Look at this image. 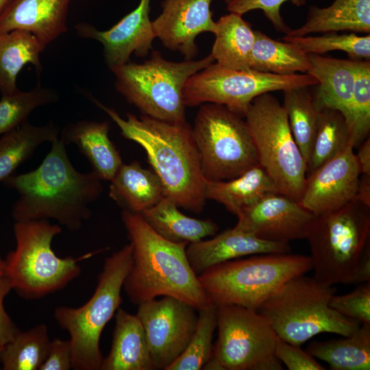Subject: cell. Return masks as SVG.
Returning <instances> with one entry per match:
<instances>
[{"label": "cell", "mask_w": 370, "mask_h": 370, "mask_svg": "<svg viewBox=\"0 0 370 370\" xmlns=\"http://www.w3.org/2000/svg\"><path fill=\"white\" fill-rule=\"evenodd\" d=\"M3 182L19 195L12 211L15 221L52 219L71 232L80 230L91 217L90 205L103 190L93 171L80 173L74 168L60 138L51 143L38 168Z\"/></svg>", "instance_id": "6da1fadb"}, {"label": "cell", "mask_w": 370, "mask_h": 370, "mask_svg": "<svg viewBox=\"0 0 370 370\" xmlns=\"http://www.w3.org/2000/svg\"><path fill=\"white\" fill-rule=\"evenodd\" d=\"M88 97L117 125L123 136L144 149L152 170L162 182L164 197L179 208L201 212L206 200V179L192 127L186 121L167 122L131 113L124 119L114 109Z\"/></svg>", "instance_id": "7a4b0ae2"}, {"label": "cell", "mask_w": 370, "mask_h": 370, "mask_svg": "<svg viewBox=\"0 0 370 370\" xmlns=\"http://www.w3.org/2000/svg\"><path fill=\"white\" fill-rule=\"evenodd\" d=\"M121 220L132 247L123 289L132 304L160 296L175 297L197 310L210 304L188 262V243L165 239L139 214L123 210Z\"/></svg>", "instance_id": "3957f363"}, {"label": "cell", "mask_w": 370, "mask_h": 370, "mask_svg": "<svg viewBox=\"0 0 370 370\" xmlns=\"http://www.w3.org/2000/svg\"><path fill=\"white\" fill-rule=\"evenodd\" d=\"M62 230L59 225L47 219L15 221L16 248L4 260V274L19 296L35 299L64 288L80 274V261L109 249L102 248L77 258H60L55 254L51 243Z\"/></svg>", "instance_id": "277c9868"}, {"label": "cell", "mask_w": 370, "mask_h": 370, "mask_svg": "<svg viewBox=\"0 0 370 370\" xmlns=\"http://www.w3.org/2000/svg\"><path fill=\"white\" fill-rule=\"evenodd\" d=\"M312 269L310 256L262 254L214 265L198 279L214 306L236 305L258 311L284 283Z\"/></svg>", "instance_id": "5b68a950"}, {"label": "cell", "mask_w": 370, "mask_h": 370, "mask_svg": "<svg viewBox=\"0 0 370 370\" xmlns=\"http://www.w3.org/2000/svg\"><path fill=\"white\" fill-rule=\"evenodd\" d=\"M336 288L313 277H295L280 286L258 310L278 336L300 346L324 332L349 336L360 323L348 319L330 305Z\"/></svg>", "instance_id": "8992f818"}, {"label": "cell", "mask_w": 370, "mask_h": 370, "mask_svg": "<svg viewBox=\"0 0 370 370\" xmlns=\"http://www.w3.org/2000/svg\"><path fill=\"white\" fill-rule=\"evenodd\" d=\"M130 243L108 256L97 277L92 297L82 306H58L54 318L70 335L72 368L100 370L101 333L122 302L121 291L132 262Z\"/></svg>", "instance_id": "52a82bcc"}, {"label": "cell", "mask_w": 370, "mask_h": 370, "mask_svg": "<svg viewBox=\"0 0 370 370\" xmlns=\"http://www.w3.org/2000/svg\"><path fill=\"white\" fill-rule=\"evenodd\" d=\"M213 62L210 53L198 60L171 62L154 51L142 63L128 62L112 71L117 91L143 115L180 123L186 121L183 92L187 80Z\"/></svg>", "instance_id": "ba28073f"}, {"label": "cell", "mask_w": 370, "mask_h": 370, "mask_svg": "<svg viewBox=\"0 0 370 370\" xmlns=\"http://www.w3.org/2000/svg\"><path fill=\"white\" fill-rule=\"evenodd\" d=\"M369 238L370 207L357 199L314 216L306 236L313 278L330 286L349 284Z\"/></svg>", "instance_id": "9c48e42d"}, {"label": "cell", "mask_w": 370, "mask_h": 370, "mask_svg": "<svg viewBox=\"0 0 370 370\" xmlns=\"http://www.w3.org/2000/svg\"><path fill=\"white\" fill-rule=\"evenodd\" d=\"M244 117L258 164L280 193L299 202L306 186L307 165L293 138L284 107L275 97L266 92L252 101Z\"/></svg>", "instance_id": "30bf717a"}, {"label": "cell", "mask_w": 370, "mask_h": 370, "mask_svg": "<svg viewBox=\"0 0 370 370\" xmlns=\"http://www.w3.org/2000/svg\"><path fill=\"white\" fill-rule=\"evenodd\" d=\"M192 132L206 180H232L258 164L243 116L223 105L203 103L195 116Z\"/></svg>", "instance_id": "8fae6325"}, {"label": "cell", "mask_w": 370, "mask_h": 370, "mask_svg": "<svg viewBox=\"0 0 370 370\" xmlns=\"http://www.w3.org/2000/svg\"><path fill=\"white\" fill-rule=\"evenodd\" d=\"M312 75H280L252 69L236 70L212 63L187 80L183 92L186 106L214 103L244 115L258 96L272 91L317 85Z\"/></svg>", "instance_id": "7c38bea8"}, {"label": "cell", "mask_w": 370, "mask_h": 370, "mask_svg": "<svg viewBox=\"0 0 370 370\" xmlns=\"http://www.w3.org/2000/svg\"><path fill=\"white\" fill-rule=\"evenodd\" d=\"M218 338L212 356L224 370H281L274 351L280 338L258 311L236 305L217 306Z\"/></svg>", "instance_id": "4fadbf2b"}, {"label": "cell", "mask_w": 370, "mask_h": 370, "mask_svg": "<svg viewBox=\"0 0 370 370\" xmlns=\"http://www.w3.org/2000/svg\"><path fill=\"white\" fill-rule=\"evenodd\" d=\"M196 310L170 296L138 305L136 315L145 332L154 370H166L185 350L197 327Z\"/></svg>", "instance_id": "5bb4252c"}, {"label": "cell", "mask_w": 370, "mask_h": 370, "mask_svg": "<svg viewBox=\"0 0 370 370\" xmlns=\"http://www.w3.org/2000/svg\"><path fill=\"white\" fill-rule=\"evenodd\" d=\"M314 215L280 193L269 194L237 215L236 227L270 242L306 238Z\"/></svg>", "instance_id": "9a60e30c"}, {"label": "cell", "mask_w": 370, "mask_h": 370, "mask_svg": "<svg viewBox=\"0 0 370 370\" xmlns=\"http://www.w3.org/2000/svg\"><path fill=\"white\" fill-rule=\"evenodd\" d=\"M360 171L352 145L306 177L299 204L317 216L355 199Z\"/></svg>", "instance_id": "2e32d148"}, {"label": "cell", "mask_w": 370, "mask_h": 370, "mask_svg": "<svg viewBox=\"0 0 370 370\" xmlns=\"http://www.w3.org/2000/svg\"><path fill=\"white\" fill-rule=\"evenodd\" d=\"M150 1L140 0L134 10L109 29L101 31L81 23L76 25V32L79 36L94 39L103 45L105 60L111 70L128 62L133 53L144 58L152 49L156 38L149 18Z\"/></svg>", "instance_id": "e0dca14e"}, {"label": "cell", "mask_w": 370, "mask_h": 370, "mask_svg": "<svg viewBox=\"0 0 370 370\" xmlns=\"http://www.w3.org/2000/svg\"><path fill=\"white\" fill-rule=\"evenodd\" d=\"M212 1H163L161 13L152 21L156 38L185 60H193L198 54L197 36L204 32L214 34L217 29L210 11Z\"/></svg>", "instance_id": "ac0fdd59"}, {"label": "cell", "mask_w": 370, "mask_h": 370, "mask_svg": "<svg viewBox=\"0 0 370 370\" xmlns=\"http://www.w3.org/2000/svg\"><path fill=\"white\" fill-rule=\"evenodd\" d=\"M291 251L288 243L261 240L236 227L211 239L189 243L186 249L188 262L197 275L229 260L256 254H284Z\"/></svg>", "instance_id": "d6986e66"}, {"label": "cell", "mask_w": 370, "mask_h": 370, "mask_svg": "<svg viewBox=\"0 0 370 370\" xmlns=\"http://www.w3.org/2000/svg\"><path fill=\"white\" fill-rule=\"evenodd\" d=\"M71 0H12L0 14V32L25 30L46 47L67 31Z\"/></svg>", "instance_id": "ffe728a7"}, {"label": "cell", "mask_w": 370, "mask_h": 370, "mask_svg": "<svg viewBox=\"0 0 370 370\" xmlns=\"http://www.w3.org/2000/svg\"><path fill=\"white\" fill-rule=\"evenodd\" d=\"M110 124L82 120L68 124L60 139L74 144L89 161L92 171L101 180L110 181L123 163L119 151L109 138Z\"/></svg>", "instance_id": "44dd1931"}, {"label": "cell", "mask_w": 370, "mask_h": 370, "mask_svg": "<svg viewBox=\"0 0 370 370\" xmlns=\"http://www.w3.org/2000/svg\"><path fill=\"white\" fill-rule=\"evenodd\" d=\"M100 370H154L143 325L136 314L119 308L111 349Z\"/></svg>", "instance_id": "7402d4cb"}, {"label": "cell", "mask_w": 370, "mask_h": 370, "mask_svg": "<svg viewBox=\"0 0 370 370\" xmlns=\"http://www.w3.org/2000/svg\"><path fill=\"white\" fill-rule=\"evenodd\" d=\"M311 69L308 74L318 82L313 96L321 110L341 112L346 119L352 98L355 80L354 60L308 54Z\"/></svg>", "instance_id": "603a6c76"}, {"label": "cell", "mask_w": 370, "mask_h": 370, "mask_svg": "<svg viewBox=\"0 0 370 370\" xmlns=\"http://www.w3.org/2000/svg\"><path fill=\"white\" fill-rule=\"evenodd\" d=\"M109 196L123 210L136 214L153 207L164 197L158 176L137 161L121 164L110 180Z\"/></svg>", "instance_id": "cb8c5ba5"}, {"label": "cell", "mask_w": 370, "mask_h": 370, "mask_svg": "<svg viewBox=\"0 0 370 370\" xmlns=\"http://www.w3.org/2000/svg\"><path fill=\"white\" fill-rule=\"evenodd\" d=\"M279 193L274 182L258 164L229 180L205 181V197L223 205L236 216L264 197Z\"/></svg>", "instance_id": "d4e9b609"}, {"label": "cell", "mask_w": 370, "mask_h": 370, "mask_svg": "<svg viewBox=\"0 0 370 370\" xmlns=\"http://www.w3.org/2000/svg\"><path fill=\"white\" fill-rule=\"evenodd\" d=\"M344 30L370 32V0H334L327 8L311 7L306 23L286 35L302 36Z\"/></svg>", "instance_id": "484cf974"}, {"label": "cell", "mask_w": 370, "mask_h": 370, "mask_svg": "<svg viewBox=\"0 0 370 370\" xmlns=\"http://www.w3.org/2000/svg\"><path fill=\"white\" fill-rule=\"evenodd\" d=\"M178 208L173 201L164 197L139 214L157 234L174 243H195L214 236L219 231V225L212 220L188 217Z\"/></svg>", "instance_id": "4316f807"}, {"label": "cell", "mask_w": 370, "mask_h": 370, "mask_svg": "<svg viewBox=\"0 0 370 370\" xmlns=\"http://www.w3.org/2000/svg\"><path fill=\"white\" fill-rule=\"evenodd\" d=\"M215 40L211 56L219 65L236 70H248L255 41V30L242 15L230 12L217 22Z\"/></svg>", "instance_id": "83f0119b"}, {"label": "cell", "mask_w": 370, "mask_h": 370, "mask_svg": "<svg viewBox=\"0 0 370 370\" xmlns=\"http://www.w3.org/2000/svg\"><path fill=\"white\" fill-rule=\"evenodd\" d=\"M46 48L30 32L14 29L0 32V92L11 93L18 89L16 78L26 64L41 69L40 54Z\"/></svg>", "instance_id": "f1b7e54d"}, {"label": "cell", "mask_w": 370, "mask_h": 370, "mask_svg": "<svg viewBox=\"0 0 370 370\" xmlns=\"http://www.w3.org/2000/svg\"><path fill=\"white\" fill-rule=\"evenodd\" d=\"M60 129L53 122L36 126L28 123L0 136V182L12 176L42 143L58 138Z\"/></svg>", "instance_id": "f546056e"}, {"label": "cell", "mask_w": 370, "mask_h": 370, "mask_svg": "<svg viewBox=\"0 0 370 370\" xmlns=\"http://www.w3.org/2000/svg\"><path fill=\"white\" fill-rule=\"evenodd\" d=\"M249 69L288 75L297 72L308 73L311 69V62L308 54L296 45L273 40L260 31L255 30Z\"/></svg>", "instance_id": "4dcf8cb0"}, {"label": "cell", "mask_w": 370, "mask_h": 370, "mask_svg": "<svg viewBox=\"0 0 370 370\" xmlns=\"http://www.w3.org/2000/svg\"><path fill=\"white\" fill-rule=\"evenodd\" d=\"M306 352L333 370H369L370 324H362L343 338L312 342Z\"/></svg>", "instance_id": "1f68e13d"}, {"label": "cell", "mask_w": 370, "mask_h": 370, "mask_svg": "<svg viewBox=\"0 0 370 370\" xmlns=\"http://www.w3.org/2000/svg\"><path fill=\"white\" fill-rule=\"evenodd\" d=\"M282 106L286 110L293 138L308 164L313 145L320 109L307 87L285 90Z\"/></svg>", "instance_id": "d6a6232c"}, {"label": "cell", "mask_w": 370, "mask_h": 370, "mask_svg": "<svg viewBox=\"0 0 370 370\" xmlns=\"http://www.w3.org/2000/svg\"><path fill=\"white\" fill-rule=\"evenodd\" d=\"M50 343L45 324L20 331L13 340L3 346L0 354L3 369H39L48 355Z\"/></svg>", "instance_id": "836d02e7"}, {"label": "cell", "mask_w": 370, "mask_h": 370, "mask_svg": "<svg viewBox=\"0 0 370 370\" xmlns=\"http://www.w3.org/2000/svg\"><path fill=\"white\" fill-rule=\"evenodd\" d=\"M349 145V134L343 114L333 109H321L306 177Z\"/></svg>", "instance_id": "e575fe53"}, {"label": "cell", "mask_w": 370, "mask_h": 370, "mask_svg": "<svg viewBox=\"0 0 370 370\" xmlns=\"http://www.w3.org/2000/svg\"><path fill=\"white\" fill-rule=\"evenodd\" d=\"M198 311L196 329L183 353L166 370H199L212 358L217 306L210 304Z\"/></svg>", "instance_id": "d590c367"}, {"label": "cell", "mask_w": 370, "mask_h": 370, "mask_svg": "<svg viewBox=\"0 0 370 370\" xmlns=\"http://www.w3.org/2000/svg\"><path fill=\"white\" fill-rule=\"evenodd\" d=\"M355 80L349 113L345 119L353 148H358L370 132V62L354 60Z\"/></svg>", "instance_id": "8d00e7d4"}, {"label": "cell", "mask_w": 370, "mask_h": 370, "mask_svg": "<svg viewBox=\"0 0 370 370\" xmlns=\"http://www.w3.org/2000/svg\"><path fill=\"white\" fill-rule=\"evenodd\" d=\"M53 90L36 86L28 91L18 89L1 95L0 99V136L27 121L36 108L57 101Z\"/></svg>", "instance_id": "74e56055"}, {"label": "cell", "mask_w": 370, "mask_h": 370, "mask_svg": "<svg viewBox=\"0 0 370 370\" xmlns=\"http://www.w3.org/2000/svg\"><path fill=\"white\" fill-rule=\"evenodd\" d=\"M282 40L296 45L307 54H319L333 50L347 53L352 60H369L370 36L354 33L339 34L326 32L319 36L286 35Z\"/></svg>", "instance_id": "f35d334b"}, {"label": "cell", "mask_w": 370, "mask_h": 370, "mask_svg": "<svg viewBox=\"0 0 370 370\" xmlns=\"http://www.w3.org/2000/svg\"><path fill=\"white\" fill-rule=\"evenodd\" d=\"M330 305L348 319L359 323L370 324V283L366 282L345 295H334Z\"/></svg>", "instance_id": "ab89813d"}, {"label": "cell", "mask_w": 370, "mask_h": 370, "mask_svg": "<svg viewBox=\"0 0 370 370\" xmlns=\"http://www.w3.org/2000/svg\"><path fill=\"white\" fill-rule=\"evenodd\" d=\"M288 1L298 6L304 4L306 1V0H234L227 4V10L243 15L250 10H261L277 31L287 34L291 29L284 22L280 14V8Z\"/></svg>", "instance_id": "60d3db41"}, {"label": "cell", "mask_w": 370, "mask_h": 370, "mask_svg": "<svg viewBox=\"0 0 370 370\" xmlns=\"http://www.w3.org/2000/svg\"><path fill=\"white\" fill-rule=\"evenodd\" d=\"M275 356L289 370H324L313 356L298 345L287 343L280 338L276 343Z\"/></svg>", "instance_id": "b9f144b4"}, {"label": "cell", "mask_w": 370, "mask_h": 370, "mask_svg": "<svg viewBox=\"0 0 370 370\" xmlns=\"http://www.w3.org/2000/svg\"><path fill=\"white\" fill-rule=\"evenodd\" d=\"M70 340L59 338L51 341L48 355L39 370H69L72 368Z\"/></svg>", "instance_id": "7bdbcfd3"}, {"label": "cell", "mask_w": 370, "mask_h": 370, "mask_svg": "<svg viewBox=\"0 0 370 370\" xmlns=\"http://www.w3.org/2000/svg\"><path fill=\"white\" fill-rule=\"evenodd\" d=\"M12 289L9 278L5 275H0V345H5L21 331L13 322L5 310L3 301L7 295Z\"/></svg>", "instance_id": "ee69618b"}, {"label": "cell", "mask_w": 370, "mask_h": 370, "mask_svg": "<svg viewBox=\"0 0 370 370\" xmlns=\"http://www.w3.org/2000/svg\"><path fill=\"white\" fill-rule=\"evenodd\" d=\"M370 282V245L364 251L349 284Z\"/></svg>", "instance_id": "f6af8a7d"}, {"label": "cell", "mask_w": 370, "mask_h": 370, "mask_svg": "<svg viewBox=\"0 0 370 370\" xmlns=\"http://www.w3.org/2000/svg\"><path fill=\"white\" fill-rule=\"evenodd\" d=\"M356 154L361 174L370 175V139L368 137L358 147Z\"/></svg>", "instance_id": "bcb514c9"}, {"label": "cell", "mask_w": 370, "mask_h": 370, "mask_svg": "<svg viewBox=\"0 0 370 370\" xmlns=\"http://www.w3.org/2000/svg\"><path fill=\"white\" fill-rule=\"evenodd\" d=\"M355 199L370 207V175L362 174L359 178Z\"/></svg>", "instance_id": "7dc6e473"}, {"label": "cell", "mask_w": 370, "mask_h": 370, "mask_svg": "<svg viewBox=\"0 0 370 370\" xmlns=\"http://www.w3.org/2000/svg\"><path fill=\"white\" fill-rule=\"evenodd\" d=\"M202 369L207 370H224L221 363L212 356V358L204 365Z\"/></svg>", "instance_id": "c3c4849f"}, {"label": "cell", "mask_w": 370, "mask_h": 370, "mask_svg": "<svg viewBox=\"0 0 370 370\" xmlns=\"http://www.w3.org/2000/svg\"><path fill=\"white\" fill-rule=\"evenodd\" d=\"M12 0H0V14L11 3Z\"/></svg>", "instance_id": "681fc988"}, {"label": "cell", "mask_w": 370, "mask_h": 370, "mask_svg": "<svg viewBox=\"0 0 370 370\" xmlns=\"http://www.w3.org/2000/svg\"><path fill=\"white\" fill-rule=\"evenodd\" d=\"M4 269H5L4 260L1 259L0 257V275L4 274Z\"/></svg>", "instance_id": "f907efd6"}, {"label": "cell", "mask_w": 370, "mask_h": 370, "mask_svg": "<svg viewBox=\"0 0 370 370\" xmlns=\"http://www.w3.org/2000/svg\"><path fill=\"white\" fill-rule=\"evenodd\" d=\"M234 0H224V1L227 3V4H229L232 1H233Z\"/></svg>", "instance_id": "816d5d0a"}, {"label": "cell", "mask_w": 370, "mask_h": 370, "mask_svg": "<svg viewBox=\"0 0 370 370\" xmlns=\"http://www.w3.org/2000/svg\"><path fill=\"white\" fill-rule=\"evenodd\" d=\"M2 349H3V346H2V345H0V354H1V352Z\"/></svg>", "instance_id": "f5cc1de1"}]
</instances>
